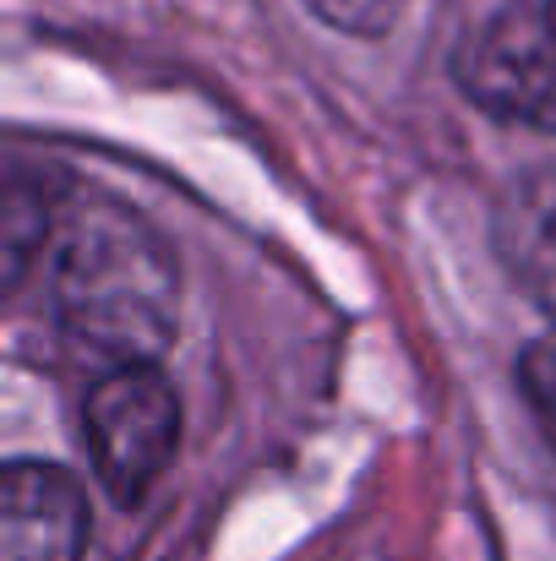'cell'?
I'll list each match as a JSON object with an SVG mask.
<instances>
[{"label": "cell", "instance_id": "obj_3", "mask_svg": "<svg viewBox=\"0 0 556 561\" xmlns=\"http://www.w3.org/2000/svg\"><path fill=\"white\" fill-rule=\"evenodd\" d=\"M469 104L508 126L556 137V0H508L453 55Z\"/></svg>", "mask_w": 556, "mask_h": 561}, {"label": "cell", "instance_id": "obj_5", "mask_svg": "<svg viewBox=\"0 0 556 561\" xmlns=\"http://www.w3.org/2000/svg\"><path fill=\"white\" fill-rule=\"evenodd\" d=\"M497 251L519 289L556 322V164L519 175L497 202Z\"/></svg>", "mask_w": 556, "mask_h": 561}, {"label": "cell", "instance_id": "obj_6", "mask_svg": "<svg viewBox=\"0 0 556 561\" xmlns=\"http://www.w3.org/2000/svg\"><path fill=\"white\" fill-rule=\"evenodd\" d=\"M66 196V191H60ZM60 196L44 191V175L33 181L22 164H11V186H5V224H0V240H5V295L22 289L27 267L44 256V240L55 229V213H60Z\"/></svg>", "mask_w": 556, "mask_h": 561}, {"label": "cell", "instance_id": "obj_2", "mask_svg": "<svg viewBox=\"0 0 556 561\" xmlns=\"http://www.w3.org/2000/svg\"><path fill=\"white\" fill-rule=\"evenodd\" d=\"M82 442L99 485L121 507H137L159 485L181 447V398L159 360H132L93 376L82 398Z\"/></svg>", "mask_w": 556, "mask_h": 561}, {"label": "cell", "instance_id": "obj_1", "mask_svg": "<svg viewBox=\"0 0 556 561\" xmlns=\"http://www.w3.org/2000/svg\"><path fill=\"white\" fill-rule=\"evenodd\" d=\"M49 256V317L99 371L159 360L175 339V256L164 234L121 196L66 191ZM38 256V262H44Z\"/></svg>", "mask_w": 556, "mask_h": 561}, {"label": "cell", "instance_id": "obj_4", "mask_svg": "<svg viewBox=\"0 0 556 561\" xmlns=\"http://www.w3.org/2000/svg\"><path fill=\"white\" fill-rule=\"evenodd\" d=\"M88 496L77 474L49 458H11L0 474V561H82Z\"/></svg>", "mask_w": 556, "mask_h": 561}, {"label": "cell", "instance_id": "obj_8", "mask_svg": "<svg viewBox=\"0 0 556 561\" xmlns=\"http://www.w3.org/2000/svg\"><path fill=\"white\" fill-rule=\"evenodd\" d=\"M519 387H524V398H530V409H535L541 436L556 447V333L535 339V344L519 355Z\"/></svg>", "mask_w": 556, "mask_h": 561}, {"label": "cell", "instance_id": "obj_7", "mask_svg": "<svg viewBox=\"0 0 556 561\" xmlns=\"http://www.w3.org/2000/svg\"><path fill=\"white\" fill-rule=\"evenodd\" d=\"M409 0H306V11L333 27V33H350V38H382L398 16H404Z\"/></svg>", "mask_w": 556, "mask_h": 561}]
</instances>
